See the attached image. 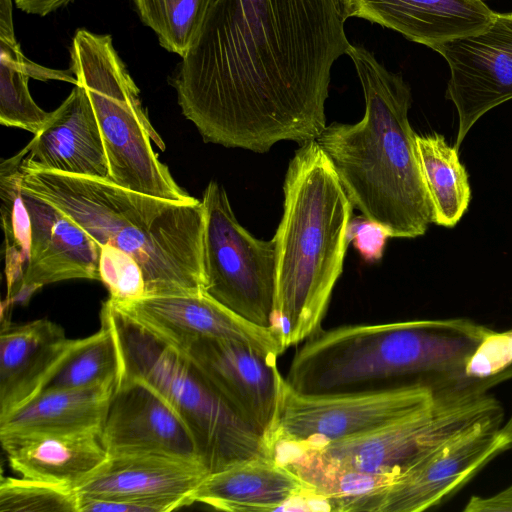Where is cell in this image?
<instances>
[{
	"label": "cell",
	"instance_id": "1",
	"mask_svg": "<svg viewBox=\"0 0 512 512\" xmlns=\"http://www.w3.org/2000/svg\"><path fill=\"white\" fill-rule=\"evenodd\" d=\"M345 22L338 0H214L171 79L182 114L227 148L317 140Z\"/></svg>",
	"mask_w": 512,
	"mask_h": 512
},
{
	"label": "cell",
	"instance_id": "2",
	"mask_svg": "<svg viewBox=\"0 0 512 512\" xmlns=\"http://www.w3.org/2000/svg\"><path fill=\"white\" fill-rule=\"evenodd\" d=\"M347 55L362 87L364 116L353 124L327 125L316 141L353 208L389 237L423 236L433 212L408 119L410 86L362 45L352 44Z\"/></svg>",
	"mask_w": 512,
	"mask_h": 512
},
{
	"label": "cell",
	"instance_id": "3",
	"mask_svg": "<svg viewBox=\"0 0 512 512\" xmlns=\"http://www.w3.org/2000/svg\"><path fill=\"white\" fill-rule=\"evenodd\" d=\"M22 171L23 191L70 217L100 245L115 247L138 263L146 297L203 292L202 201L159 198L109 179Z\"/></svg>",
	"mask_w": 512,
	"mask_h": 512
},
{
	"label": "cell",
	"instance_id": "4",
	"mask_svg": "<svg viewBox=\"0 0 512 512\" xmlns=\"http://www.w3.org/2000/svg\"><path fill=\"white\" fill-rule=\"evenodd\" d=\"M490 329L465 318L321 329L296 351L284 379L305 394L463 384L465 363Z\"/></svg>",
	"mask_w": 512,
	"mask_h": 512
},
{
	"label": "cell",
	"instance_id": "5",
	"mask_svg": "<svg viewBox=\"0 0 512 512\" xmlns=\"http://www.w3.org/2000/svg\"><path fill=\"white\" fill-rule=\"evenodd\" d=\"M276 251L272 330L282 350L321 330L342 274L353 206L316 140L300 145L283 185Z\"/></svg>",
	"mask_w": 512,
	"mask_h": 512
},
{
	"label": "cell",
	"instance_id": "6",
	"mask_svg": "<svg viewBox=\"0 0 512 512\" xmlns=\"http://www.w3.org/2000/svg\"><path fill=\"white\" fill-rule=\"evenodd\" d=\"M100 316L113 328L120 376L145 382L172 406L190 430L209 473L271 457L264 436L223 400L184 352L132 320L110 299Z\"/></svg>",
	"mask_w": 512,
	"mask_h": 512
},
{
	"label": "cell",
	"instance_id": "7",
	"mask_svg": "<svg viewBox=\"0 0 512 512\" xmlns=\"http://www.w3.org/2000/svg\"><path fill=\"white\" fill-rule=\"evenodd\" d=\"M70 71L87 91L103 137L110 180L140 193L193 202L152 148L165 144L150 123L139 89L116 52L112 37L78 29L70 48Z\"/></svg>",
	"mask_w": 512,
	"mask_h": 512
},
{
	"label": "cell",
	"instance_id": "8",
	"mask_svg": "<svg viewBox=\"0 0 512 512\" xmlns=\"http://www.w3.org/2000/svg\"><path fill=\"white\" fill-rule=\"evenodd\" d=\"M497 418L504 419L503 408L488 392L445 385L429 404L365 433L312 448H272L300 452L326 466L394 480L450 436Z\"/></svg>",
	"mask_w": 512,
	"mask_h": 512
},
{
	"label": "cell",
	"instance_id": "9",
	"mask_svg": "<svg viewBox=\"0 0 512 512\" xmlns=\"http://www.w3.org/2000/svg\"><path fill=\"white\" fill-rule=\"evenodd\" d=\"M203 293L246 320L272 329L276 251L237 220L222 185L204 190Z\"/></svg>",
	"mask_w": 512,
	"mask_h": 512
},
{
	"label": "cell",
	"instance_id": "10",
	"mask_svg": "<svg viewBox=\"0 0 512 512\" xmlns=\"http://www.w3.org/2000/svg\"><path fill=\"white\" fill-rule=\"evenodd\" d=\"M439 388L411 384L341 393L305 394L281 382L276 411L265 442L299 448L345 439L409 414L427 404Z\"/></svg>",
	"mask_w": 512,
	"mask_h": 512
},
{
	"label": "cell",
	"instance_id": "11",
	"mask_svg": "<svg viewBox=\"0 0 512 512\" xmlns=\"http://www.w3.org/2000/svg\"><path fill=\"white\" fill-rule=\"evenodd\" d=\"M503 423L484 420L447 438L379 490L373 512H419L442 503L511 448Z\"/></svg>",
	"mask_w": 512,
	"mask_h": 512
},
{
	"label": "cell",
	"instance_id": "12",
	"mask_svg": "<svg viewBox=\"0 0 512 512\" xmlns=\"http://www.w3.org/2000/svg\"><path fill=\"white\" fill-rule=\"evenodd\" d=\"M450 69L446 98L458 114L454 147L459 150L486 112L512 99V13H496L482 33L436 46Z\"/></svg>",
	"mask_w": 512,
	"mask_h": 512
},
{
	"label": "cell",
	"instance_id": "13",
	"mask_svg": "<svg viewBox=\"0 0 512 512\" xmlns=\"http://www.w3.org/2000/svg\"><path fill=\"white\" fill-rule=\"evenodd\" d=\"M111 302L180 351H185L197 339L219 338L245 343L275 357L284 353L272 329L246 320L203 292Z\"/></svg>",
	"mask_w": 512,
	"mask_h": 512
},
{
	"label": "cell",
	"instance_id": "14",
	"mask_svg": "<svg viewBox=\"0 0 512 512\" xmlns=\"http://www.w3.org/2000/svg\"><path fill=\"white\" fill-rule=\"evenodd\" d=\"M182 352L223 400L265 436L283 380L277 357L239 341L219 338L197 339Z\"/></svg>",
	"mask_w": 512,
	"mask_h": 512
},
{
	"label": "cell",
	"instance_id": "15",
	"mask_svg": "<svg viewBox=\"0 0 512 512\" xmlns=\"http://www.w3.org/2000/svg\"><path fill=\"white\" fill-rule=\"evenodd\" d=\"M101 440L108 455L158 454L201 461L190 430L172 406L145 382L124 376L111 397Z\"/></svg>",
	"mask_w": 512,
	"mask_h": 512
},
{
	"label": "cell",
	"instance_id": "16",
	"mask_svg": "<svg viewBox=\"0 0 512 512\" xmlns=\"http://www.w3.org/2000/svg\"><path fill=\"white\" fill-rule=\"evenodd\" d=\"M200 460L158 454L108 455L76 488L79 496L130 501L151 512L191 504L190 496L208 474Z\"/></svg>",
	"mask_w": 512,
	"mask_h": 512
},
{
	"label": "cell",
	"instance_id": "17",
	"mask_svg": "<svg viewBox=\"0 0 512 512\" xmlns=\"http://www.w3.org/2000/svg\"><path fill=\"white\" fill-rule=\"evenodd\" d=\"M23 200L31 227L29 262L20 290L8 303L25 302L44 285L63 280H100L101 245L48 202L25 191Z\"/></svg>",
	"mask_w": 512,
	"mask_h": 512
},
{
	"label": "cell",
	"instance_id": "18",
	"mask_svg": "<svg viewBox=\"0 0 512 512\" xmlns=\"http://www.w3.org/2000/svg\"><path fill=\"white\" fill-rule=\"evenodd\" d=\"M223 511H326L314 489L273 457L251 458L208 473L190 496Z\"/></svg>",
	"mask_w": 512,
	"mask_h": 512
},
{
	"label": "cell",
	"instance_id": "19",
	"mask_svg": "<svg viewBox=\"0 0 512 512\" xmlns=\"http://www.w3.org/2000/svg\"><path fill=\"white\" fill-rule=\"evenodd\" d=\"M22 170L56 171L110 180L101 130L86 89L77 83L28 143Z\"/></svg>",
	"mask_w": 512,
	"mask_h": 512
},
{
	"label": "cell",
	"instance_id": "20",
	"mask_svg": "<svg viewBox=\"0 0 512 512\" xmlns=\"http://www.w3.org/2000/svg\"><path fill=\"white\" fill-rule=\"evenodd\" d=\"M74 342L61 326L47 319L2 326L0 419L45 388Z\"/></svg>",
	"mask_w": 512,
	"mask_h": 512
},
{
	"label": "cell",
	"instance_id": "21",
	"mask_svg": "<svg viewBox=\"0 0 512 512\" xmlns=\"http://www.w3.org/2000/svg\"><path fill=\"white\" fill-rule=\"evenodd\" d=\"M495 15L482 0H356L354 13L431 49L484 32Z\"/></svg>",
	"mask_w": 512,
	"mask_h": 512
},
{
	"label": "cell",
	"instance_id": "22",
	"mask_svg": "<svg viewBox=\"0 0 512 512\" xmlns=\"http://www.w3.org/2000/svg\"><path fill=\"white\" fill-rule=\"evenodd\" d=\"M1 445L21 477L73 490L108 456L101 431L35 435Z\"/></svg>",
	"mask_w": 512,
	"mask_h": 512
},
{
	"label": "cell",
	"instance_id": "23",
	"mask_svg": "<svg viewBox=\"0 0 512 512\" xmlns=\"http://www.w3.org/2000/svg\"><path fill=\"white\" fill-rule=\"evenodd\" d=\"M117 382L43 390L0 419V441L43 434L101 431Z\"/></svg>",
	"mask_w": 512,
	"mask_h": 512
},
{
	"label": "cell",
	"instance_id": "24",
	"mask_svg": "<svg viewBox=\"0 0 512 512\" xmlns=\"http://www.w3.org/2000/svg\"><path fill=\"white\" fill-rule=\"evenodd\" d=\"M416 153L433 212V223L452 228L471 200V188L458 150L437 132L416 134Z\"/></svg>",
	"mask_w": 512,
	"mask_h": 512
},
{
	"label": "cell",
	"instance_id": "25",
	"mask_svg": "<svg viewBox=\"0 0 512 512\" xmlns=\"http://www.w3.org/2000/svg\"><path fill=\"white\" fill-rule=\"evenodd\" d=\"M29 153L28 144L0 165L1 217L5 244L7 301L20 290L29 262L31 227L23 200L22 163Z\"/></svg>",
	"mask_w": 512,
	"mask_h": 512
},
{
	"label": "cell",
	"instance_id": "26",
	"mask_svg": "<svg viewBox=\"0 0 512 512\" xmlns=\"http://www.w3.org/2000/svg\"><path fill=\"white\" fill-rule=\"evenodd\" d=\"M100 320L101 327L96 333L75 339L70 352L43 390L87 388L118 382L121 359L117 340L109 322L102 316Z\"/></svg>",
	"mask_w": 512,
	"mask_h": 512
},
{
	"label": "cell",
	"instance_id": "27",
	"mask_svg": "<svg viewBox=\"0 0 512 512\" xmlns=\"http://www.w3.org/2000/svg\"><path fill=\"white\" fill-rule=\"evenodd\" d=\"M44 68L30 62L18 43L0 41V124L24 129L36 135L47 123L51 112L33 100L28 79H41Z\"/></svg>",
	"mask_w": 512,
	"mask_h": 512
},
{
	"label": "cell",
	"instance_id": "28",
	"mask_svg": "<svg viewBox=\"0 0 512 512\" xmlns=\"http://www.w3.org/2000/svg\"><path fill=\"white\" fill-rule=\"evenodd\" d=\"M214 0H134L139 17L165 50L184 57L194 44Z\"/></svg>",
	"mask_w": 512,
	"mask_h": 512
},
{
	"label": "cell",
	"instance_id": "29",
	"mask_svg": "<svg viewBox=\"0 0 512 512\" xmlns=\"http://www.w3.org/2000/svg\"><path fill=\"white\" fill-rule=\"evenodd\" d=\"M0 512H78V496L62 486L2 476Z\"/></svg>",
	"mask_w": 512,
	"mask_h": 512
},
{
	"label": "cell",
	"instance_id": "30",
	"mask_svg": "<svg viewBox=\"0 0 512 512\" xmlns=\"http://www.w3.org/2000/svg\"><path fill=\"white\" fill-rule=\"evenodd\" d=\"M509 379H512V328L490 329L465 363L463 384L488 392Z\"/></svg>",
	"mask_w": 512,
	"mask_h": 512
},
{
	"label": "cell",
	"instance_id": "31",
	"mask_svg": "<svg viewBox=\"0 0 512 512\" xmlns=\"http://www.w3.org/2000/svg\"><path fill=\"white\" fill-rule=\"evenodd\" d=\"M100 281L110 292V299L124 303L146 297L145 281L138 263L127 253L101 245Z\"/></svg>",
	"mask_w": 512,
	"mask_h": 512
},
{
	"label": "cell",
	"instance_id": "32",
	"mask_svg": "<svg viewBox=\"0 0 512 512\" xmlns=\"http://www.w3.org/2000/svg\"><path fill=\"white\" fill-rule=\"evenodd\" d=\"M387 238L389 235L382 226L363 215L351 218L348 240L365 261L376 262L382 258Z\"/></svg>",
	"mask_w": 512,
	"mask_h": 512
},
{
	"label": "cell",
	"instance_id": "33",
	"mask_svg": "<svg viewBox=\"0 0 512 512\" xmlns=\"http://www.w3.org/2000/svg\"><path fill=\"white\" fill-rule=\"evenodd\" d=\"M465 512H512V485L489 496H471Z\"/></svg>",
	"mask_w": 512,
	"mask_h": 512
},
{
	"label": "cell",
	"instance_id": "34",
	"mask_svg": "<svg viewBox=\"0 0 512 512\" xmlns=\"http://www.w3.org/2000/svg\"><path fill=\"white\" fill-rule=\"evenodd\" d=\"M71 0H15L18 9L39 16H45Z\"/></svg>",
	"mask_w": 512,
	"mask_h": 512
},
{
	"label": "cell",
	"instance_id": "35",
	"mask_svg": "<svg viewBox=\"0 0 512 512\" xmlns=\"http://www.w3.org/2000/svg\"><path fill=\"white\" fill-rule=\"evenodd\" d=\"M12 16V0H0V41L16 44Z\"/></svg>",
	"mask_w": 512,
	"mask_h": 512
},
{
	"label": "cell",
	"instance_id": "36",
	"mask_svg": "<svg viewBox=\"0 0 512 512\" xmlns=\"http://www.w3.org/2000/svg\"><path fill=\"white\" fill-rule=\"evenodd\" d=\"M338 3L346 20L354 17L356 0H338Z\"/></svg>",
	"mask_w": 512,
	"mask_h": 512
},
{
	"label": "cell",
	"instance_id": "37",
	"mask_svg": "<svg viewBox=\"0 0 512 512\" xmlns=\"http://www.w3.org/2000/svg\"><path fill=\"white\" fill-rule=\"evenodd\" d=\"M502 432L511 444L512 447V414L502 425Z\"/></svg>",
	"mask_w": 512,
	"mask_h": 512
},
{
	"label": "cell",
	"instance_id": "38",
	"mask_svg": "<svg viewBox=\"0 0 512 512\" xmlns=\"http://www.w3.org/2000/svg\"><path fill=\"white\" fill-rule=\"evenodd\" d=\"M482 1H485V0H482Z\"/></svg>",
	"mask_w": 512,
	"mask_h": 512
}]
</instances>
